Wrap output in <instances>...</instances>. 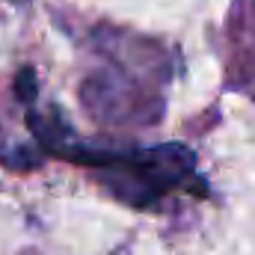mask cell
Listing matches in <instances>:
<instances>
[{
  "mask_svg": "<svg viewBox=\"0 0 255 255\" xmlns=\"http://www.w3.org/2000/svg\"><path fill=\"white\" fill-rule=\"evenodd\" d=\"M196 157L187 145L181 142H166L154 148H139V151H101L98 169H110L116 175V187L128 202L133 205H148L157 196L169 193L172 187L184 184L193 175Z\"/></svg>",
  "mask_w": 255,
  "mask_h": 255,
  "instance_id": "obj_1",
  "label": "cell"
},
{
  "mask_svg": "<svg viewBox=\"0 0 255 255\" xmlns=\"http://www.w3.org/2000/svg\"><path fill=\"white\" fill-rule=\"evenodd\" d=\"M36 92H39V77H36V71L30 65H24L18 71V77H15V95H18V101L33 104L36 101Z\"/></svg>",
  "mask_w": 255,
  "mask_h": 255,
  "instance_id": "obj_2",
  "label": "cell"
}]
</instances>
